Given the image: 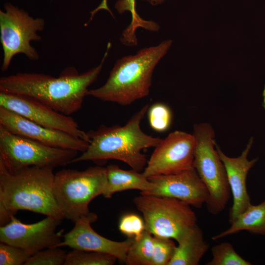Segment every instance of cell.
<instances>
[{
	"label": "cell",
	"mask_w": 265,
	"mask_h": 265,
	"mask_svg": "<svg viewBox=\"0 0 265 265\" xmlns=\"http://www.w3.org/2000/svg\"><path fill=\"white\" fill-rule=\"evenodd\" d=\"M106 186V167L96 166L83 171L63 169L54 174V196L64 218L75 223L91 213L90 202L103 195Z\"/></svg>",
	"instance_id": "5"
},
{
	"label": "cell",
	"mask_w": 265,
	"mask_h": 265,
	"mask_svg": "<svg viewBox=\"0 0 265 265\" xmlns=\"http://www.w3.org/2000/svg\"><path fill=\"white\" fill-rule=\"evenodd\" d=\"M149 2L152 5L161 4L165 0H143ZM107 0H103L101 4L93 11L91 12V19L99 10L105 9L112 13L107 6ZM115 8L119 13L122 14L125 11H129L132 16V21L129 27L124 31V34L130 38H135L134 31L137 27H142L146 29L155 31L157 28V23L145 21L137 14L135 10V0H118L115 3Z\"/></svg>",
	"instance_id": "20"
},
{
	"label": "cell",
	"mask_w": 265,
	"mask_h": 265,
	"mask_svg": "<svg viewBox=\"0 0 265 265\" xmlns=\"http://www.w3.org/2000/svg\"><path fill=\"white\" fill-rule=\"evenodd\" d=\"M253 138L251 137L241 154L236 158L226 156L216 144V149L222 161L227 175L228 183L233 197V204L229 215L230 222L236 218L251 204L246 187V179L249 171L258 160V158L249 159L248 156L252 147Z\"/></svg>",
	"instance_id": "16"
},
{
	"label": "cell",
	"mask_w": 265,
	"mask_h": 265,
	"mask_svg": "<svg viewBox=\"0 0 265 265\" xmlns=\"http://www.w3.org/2000/svg\"><path fill=\"white\" fill-rule=\"evenodd\" d=\"M0 125L15 134L51 147L84 152L89 142L65 132L45 127L0 106Z\"/></svg>",
	"instance_id": "13"
},
{
	"label": "cell",
	"mask_w": 265,
	"mask_h": 265,
	"mask_svg": "<svg viewBox=\"0 0 265 265\" xmlns=\"http://www.w3.org/2000/svg\"><path fill=\"white\" fill-rule=\"evenodd\" d=\"M212 259L207 265H251L234 250L232 245L227 242L214 245L211 249Z\"/></svg>",
	"instance_id": "23"
},
{
	"label": "cell",
	"mask_w": 265,
	"mask_h": 265,
	"mask_svg": "<svg viewBox=\"0 0 265 265\" xmlns=\"http://www.w3.org/2000/svg\"><path fill=\"white\" fill-rule=\"evenodd\" d=\"M97 218V215L94 212L81 217L75 223L70 231L62 236L63 240L57 247L68 246L72 249L106 253L125 263L134 238H128L125 241H116L103 237L91 226Z\"/></svg>",
	"instance_id": "15"
},
{
	"label": "cell",
	"mask_w": 265,
	"mask_h": 265,
	"mask_svg": "<svg viewBox=\"0 0 265 265\" xmlns=\"http://www.w3.org/2000/svg\"><path fill=\"white\" fill-rule=\"evenodd\" d=\"M66 255V251L60 247L48 248L30 256L24 265H62Z\"/></svg>",
	"instance_id": "24"
},
{
	"label": "cell",
	"mask_w": 265,
	"mask_h": 265,
	"mask_svg": "<svg viewBox=\"0 0 265 265\" xmlns=\"http://www.w3.org/2000/svg\"><path fill=\"white\" fill-rule=\"evenodd\" d=\"M195 148L193 134L180 131L172 132L155 147L142 173L148 178L193 169Z\"/></svg>",
	"instance_id": "10"
},
{
	"label": "cell",
	"mask_w": 265,
	"mask_h": 265,
	"mask_svg": "<svg viewBox=\"0 0 265 265\" xmlns=\"http://www.w3.org/2000/svg\"><path fill=\"white\" fill-rule=\"evenodd\" d=\"M61 221L47 216L26 224L13 216L8 224L0 226V241L23 249L31 256L46 248L57 247L63 240V236L56 232Z\"/></svg>",
	"instance_id": "11"
},
{
	"label": "cell",
	"mask_w": 265,
	"mask_h": 265,
	"mask_svg": "<svg viewBox=\"0 0 265 265\" xmlns=\"http://www.w3.org/2000/svg\"><path fill=\"white\" fill-rule=\"evenodd\" d=\"M231 224L228 229L212 237V240H216L243 230L265 235V201L257 205L251 204Z\"/></svg>",
	"instance_id": "19"
},
{
	"label": "cell",
	"mask_w": 265,
	"mask_h": 265,
	"mask_svg": "<svg viewBox=\"0 0 265 265\" xmlns=\"http://www.w3.org/2000/svg\"><path fill=\"white\" fill-rule=\"evenodd\" d=\"M148 119L151 127L157 132L166 131L172 121V113L169 107L161 103L155 104L148 109Z\"/></svg>",
	"instance_id": "26"
},
{
	"label": "cell",
	"mask_w": 265,
	"mask_h": 265,
	"mask_svg": "<svg viewBox=\"0 0 265 265\" xmlns=\"http://www.w3.org/2000/svg\"><path fill=\"white\" fill-rule=\"evenodd\" d=\"M154 185L151 190L140 192L151 195L176 199L197 208L206 203L209 192L194 168L180 173L148 177Z\"/></svg>",
	"instance_id": "14"
},
{
	"label": "cell",
	"mask_w": 265,
	"mask_h": 265,
	"mask_svg": "<svg viewBox=\"0 0 265 265\" xmlns=\"http://www.w3.org/2000/svg\"><path fill=\"white\" fill-rule=\"evenodd\" d=\"M53 169L30 166L10 172L0 164V226L8 224L19 210L64 218L54 196Z\"/></svg>",
	"instance_id": "2"
},
{
	"label": "cell",
	"mask_w": 265,
	"mask_h": 265,
	"mask_svg": "<svg viewBox=\"0 0 265 265\" xmlns=\"http://www.w3.org/2000/svg\"><path fill=\"white\" fill-rule=\"evenodd\" d=\"M172 40L142 49L134 55L117 60L106 83L89 90L91 96L105 102L126 106L146 97L149 93L155 68L167 53Z\"/></svg>",
	"instance_id": "4"
},
{
	"label": "cell",
	"mask_w": 265,
	"mask_h": 265,
	"mask_svg": "<svg viewBox=\"0 0 265 265\" xmlns=\"http://www.w3.org/2000/svg\"><path fill=\"white\" fill-rule=\"evenodd\" d=\"M154 251V236L144 230L131 245L125 263L128 265H152Z\"/></svg>",
	"instance_id": "21"
},
{
	"label": "cell",
	"mask_w": 265,
	"mask_h": 265,
	"mask_svg": "<svg viewBox=\"0 0 265 265\" xmlns=\"http://www.w3.org/2000/svg\"><path fill=\"white\" fill-rule=\"evenodd\" d=\"M195 148L193 166L209 192L208 212L217 214L225 208L231 195L224 165L216 149L215 133L208 123L194 125Z\"/></svg>",
	"instance_id": "6"
},
{
	"label": "cell",
	"mask_w": 265,
	"mask_h": 265,
	"mask_svg": "<svg viewBox=\"0 0 265 265\" xmlns=\"http://www.w3.org/2000/svg\"><path fill=\"white\" fill-rule=\"evenodd\" d=\"M148 109L149 105L146 104L123 126L102 125L96 130L87 132L89 139L88 148L70 164L114 159L126 163L137 171L143 170L148 161L142 151L156 147L161 140L147 134L141 129V122Z\"/></svg>",
	"instance_id": "3"
},
{
	"label": "cell",
	"mask_w": 265,
	"mask_h": 265,
	"mask_svg": "<svg viewBox=\"0 0 265 265\" xmlns=\"http://www.w3.org/2000/svg\"><path fill=\"white\" fill-rule=\"evenodd\" d=\"M133 202L143 215L145 230L154 236L178 242L197 224L196 215L190 206L178 199L140 194Z\"/></svg>",
	"instance_id": "7"
},
{
	"label": "cell",
	"mask_w": 265,
	"mask_h": 265,
	"mask_svg": "<svg viewBox=\"0 0 265 265\" xmlns=\"http://www.w3.org/2000/svg\"><path fill=\"white\" fill-rule=\"evenodd\" d=\"M118 227L120 231L128 238H136L145 230V223L139 215L128 213L121 218Z\"/></svg>",
	"instance_id": "28"
},
{
	"label": "cell",
	"mask_w": 265,
	"mask_h": 265,
	"mask_svg": "<svg viewBox=\"0 0 265 265\" xmlns=\"http://www.w3.org/2000/svg\"><path fill=\"white\" fill-rule=\"evenodd\" d=\"M111 47L108 43L101 63L88 71L79 73L70 66L57 77L38 73H20L1 77L0 92L34 99L66 115L80 110L88 87L97 79Z\"/></svg>",
	"instance_id": "1"
},
{
	"label": "cell",
	"mask_w": 265,
	"mask_h": 265,
	"mask_svg": "<svg viewBox=\"0 0 265 265\" xmlns=\"http://www.w3.org/2000/svg\"><path fill=\"white\" fill-rule=\"evenodd\" d=\"M178 243L168 265H197L209 247L197 224Z\"/></svg>",
	"instance_id": "18"
},
{
	"label": "cell",
	"mask_w": 265,
	"mask_h": 265,
	"mask_svg": "<svg viewBox=\"0 0 265 265\" xmlns=\"http://www.w3.org/2000/svg\"><path fill=\"white\" fill-rule=\"evenodd\" d=\"M0 106L43 126L65 132L89 143L87 132L80 130L73 118L34 99L0 92Z\"/></svg>",
	"instance_id": "12"
},
{
	"label": "cell",
	"mask_w": 265,
	"mask_h": 265,
	"mask_svg": "<svg viewBox=\"0 0 265 265\" xmlns=\"http://www.w3.org/2000/svg\"><path fill=\"white\" fill-rule=\"evenodd\" d=\"M31 255L21 248L0 242V265H24Z\"/></svg>",
	"instance_id": "27"
},
{
	"label": "cell",
	"mask_w": 265,
	"mask_h": 265,
	"mask_svg": "<svg viewBox=\"0 0 265 265\" xmlns=\"http://www.w3.org/2000/svg\"><path fill=\"white\" fill-rule=\"evenodd\" d=\"M106 170L107 186L103 194L105 198H111L115 193L123 190L138 189L143 192L154 187V185L142 173L132 169L123 170L117 165L110 164Z\"/></svg>",
	"instance_id": "17"
},
{
	"label": "cell",
	"mask_w": 265,
	"mask_h": 265,
	"mask_svg": "<svg viewBox=\"0 0 265 265\" xmlns=\"http://www.w3.org/2000/svg\"><path fill=\"white\" fill-rule=\"evenodd\" d=\"M5 11L0 10V41L3 53L1 67L2 71L7 70L12 58L19 53L28 59L36 61L39 55L31 45V41H39L38 34L45 28V22L41 18H33L27 12L6 3Z\"/></svg>",
	"instance_id": "9"
},
{
	"label": "cell",
	"mask_w": 265,
	"mask_h": 265,
	"mask_svg": "<svg viewBox=\"0 0 265 265\" xmlns=\"http://www.w3.org/2000/svg\"><path fill=\"white\" fill-rule=\"evenodd\" d=\"M117 260L106 253L73 249L67 253L64 265H112Z\"/></svg>",
	"instance_id": "22"
},
{
	"label": "cell",
	"mask_w": 265,
	"mask_h": 265,
	"mask_svg": "<svg viewBox=\"0 0 265 265\" xmlns=\"http://www.w3.org/2000/svg\"><path fill=\"white\" fill-rule=\"evenodd\" d=\"M177 245L171 238L154 236L152 265H168Z\"/></svg>",
	"instance_id": "25"
},
{
	"label": "cell",
	"mask_w": 265,
	"mask_h": 265,
	"mask_svg": "<svg viewBox=\"0 0 265 265\" xmlns=\"http://www.w3.org/2000/svg\"><path fill=\"white\" fill-rule=\"evenodd\" d=\"M78 152L45 145L13 133L0 125V164L10 172L30 166H64Z\"/></svg>",
	"instance_id": "8"
},
{
	"label": "cell",
	"mask_w": 265,
	"mask_h": 265,
	"mask_svg": "<svg viewBox=\"0 0 265 265\" xmlns=\"http://www.w3.org/2000/svg\"><path fill=\"white\" fill-rule=\"evenodd\" d=\"M263 106L265 109V86L263 91Z\"/></svg>",
	"instance_id": "29"
}]
</instances>
